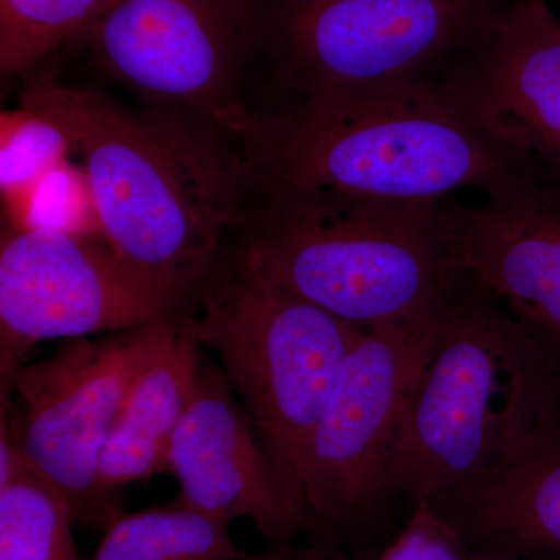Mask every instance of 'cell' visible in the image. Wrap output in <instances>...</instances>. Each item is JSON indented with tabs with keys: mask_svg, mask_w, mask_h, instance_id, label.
<instances>
[{
	"mask_svg": "<svg viewBox=\"0 0 560 560\" xmlns=\"http://www.w3.org/2000/svg\"><path fill=\"white\" fill-rule=\"evenodd\" d=\"M242 161L250 186L400 202L452 201L463 191L493 197L539 172L445 79L282 98L254 110Z\"/></svg>",
	"mask_w": 560,
	"mask_h": 560,
	"instance_id": "1",
	"label": "cell"
},
{
	"mask_svg": "<svg viewBox=\"0 0 560 560\" xmlns=\"http://www.w3.org/2000/svg\"><path fill=\"white\" fill-rule=\"evenodd\" d=\"M22 102L72 131L117 259L176 300L197 301L241 221V154L179 121L54 79L32 81Z\"/></svg>",
	"mask_w": 560,
	"mask_h": 560,
	"instance_id": "2",
	"label": "cell"
},
{
	"mask_svg": "<svg viewBox=\"0 0 560 560\" xmlns=\"http://www.w3.org/2000/svg\"><path fill=\"white\" fill-rule=\"evenodd\" d=\"M257 189L234 256L355 329L425 323L469 285L459 264L460 201Z\"/></svg>",
	"mask_w": 560,
	"mask_h": 560,
	"instance_id": "3",
	"label": "cell"
},
{
	"mask_svg": "<svg viewBox=\"0 0 560 560\" xmlns=\"http://www.w3.org/2000/svg\"><path fill=\"white\" fill-rule=\"evenodd\" d=\"M470 280V279H469ZM560 404V360L469 282L444 313L390 469L412 504L495 463Z\"/></svg>",
	"mask_w": 560,
	"mask_h": 560,
	"instance_id": "4",
	"label": "cell"
},
{
	"mask_svg": "<svg viewBox=\"0 0 560 560\" xmlns=\"http://www.w3.org/2000/svg\"><path fill=\"white\" fill-rule=\"evenodd\" d=\"M184 327L220 360L291 506L305 521L302 471L313 430L360 331L238 257L221 256Z\"/></svg>",
	"mask_w": 560,
	"mask_h": 560,
	"instance_id": "5",
	"label": "cell"
},
{
	"mask_svg": "<svg viewBox=\"0 0 560 560\" xmlns=\"http://www.w3.org/2000/svg\"><path fill=\"white\" fill-rule=\"evenodd\" d=\"M511 0H264L283 98L444 79Z\"/></svg>",
	"mask_w": 560,
	"mask_h": 560,
	"instance_id": "6",
	"label": "cell"
},
{
	"mask_svg": "<svg viewBox=\"0 0 560 560\" xmlns=\"http://www.w3.org/2000/svg\"><path fill=\"white\" fill-rule=\"evenodd\" d=\"M80 36L150 113L242 153L254 119L243 68L264 40V0H116Z\"/></svg>",
	"mask_w": 560,
	"mask_h": 560,
	"instance_id": "7",
	"label": "cell"
},
{
	"mask_svg": "<svg viewBox=\"0 0 560 560\" xmlns=\"http://www.w3.org/2000/svg\"><path fill=\"white\" fill-rule=\"evenodd\" d=\"M447 308L425 323L361 330L353 341L305 453L313 541L342 547L394 500V455Z\"/></svg>",
	"mask_w": 560,
	"mask_h": 560,
	"instance_id": "8",
	"label": "cell"
},
{
	"mask_svg": "<svg viewBox=\"0 0 560 560\" xmlns=\"http://www.w3.org/2000/svg\"><path fill=\"white\" fill-rule=\"evenodd\" d=\"M186 318L60 341L2 385L21 401L14 431L25 458L68 499L77 523L98 536L124 515L98 478L103 448L140 374Z\"/></svg>",
	"mask_w": 560,
	"mask_h": 560,
	"instance_id": "9",
	"label": "cell"
},
{
	"mask_svg": "<svg viewBox=\"0 0 560 560\" xmlns=\"http://www.w3.org/2000/svg\"><path fill=\"white\" fill-rule=\"evenodd\" d=\"M125 267L101 237L7 228L0 243V381L39 342L98 337L191 315Z\"/></svg>",
	"mask_w": 560,
	"mask_h": 560,
	"instance_id": "10",
	"label": "cell"
},
{
	"mask_svg": "<svg viewBox=\"0 0 560 560\" xmlns=\"http://www.w3.org/2000/svg\"><path fill=\"white\" fill-rule=\"evenodd\" d=\"M164 474L179 503L232 525L246 518L268 547L291 544L307 525L291 506L253 420L223 370L201 355L189 405L173 434Z\"/></svg>",
	"mask_w": 560,
	"mask_h": 560,
	"instance_id": "11",
	"label": "cell"
},
{
	"mask_svg": "<svg viewBox=\"0 0 560 560\" xmlns=\"http://www.w3.org/2000/svg\"><path fill=\"white\" fill-rule=\"evenodd\" d=\"M445 81L508 149L560 176V20L548 0H511Z\"/></svg>",
	"mask_w": 560,
	"mask_h": 560,
	"instance_id": "12",
	"label": "cell"
},
{
	"mask_svg": "<svg viewBox=\"0 0 560 560\" xmlns=\"http://www.w3.org/2000/svg\"><path fill=\"white\" fill-rule=\"evenodd\" d=\"M464 275L560 360V176L541 168L510 191L460 202Z\"/></svg>",
	"mask_w": 560,
	"mask_h": 560,
	"instance_id": "13",
	"label": "cell"
},
{
	"mask_svg": "<svg viewBox=\"0 0 560 560\" xmlns=\"http://www.w3.org/2000/svg\"><path fill=\"white\" fill-rule=\"evenodd\" d=\"M420 503L469 551L560 560V404L495 463Z\"/></svg>",
	"mask_w": 560,
	"mask_h": 560,
	"instance_id": "14",
	"label": "cell"
},
{
	"mask_svg": "<svg viewBox=\"0 0 560 560\" xmlns=\"http://www.w3.org/2000/svg\"><path fill=\"white\" fill-rule=\"evenodd\" d=\"M184 320L175 340L132 386L103 448L98 478L116 499L125 486L165 471L168 445L189 405L202 355Z\"/></svg>",
	"mask_w": 560,
	"mask_h": 560,
	"instance_id": "15",
	"label": "cell"
},
{
	"mask_svg": "<svg viewBox=\"0 0 560 560\" xmlns=\"http://www.w3.org/2000/svg\"><path fill=\"white\" fill-rule=\"evenodd\" d=\"M231 525L175 501L121 515L91 560H238Z\"/></svg>",
	"mask_w": 560,
	"mask_h": 560,
	"instance_id": "16",
	"label": "cell"
},
{
	"mask_svg": "<svg viewBox=\"0 0 560 560\" xmlns=\"http://www.w3.org/2000/svg\"><path fill=\"white\" fill-rule=\"evenodd\" d=\"M68 499L27 458L0 489V560H79Z\"/></svg>",
	"mask_w": 560,
	"mask_h": 560,
	"instance_id": "17",
	"label": "cell"
},
{
	"mask_svg": "<svg viewBox=\"0 0 560 560\" xmlns=\"http://www.w3.org/2000/svg\"><path fill=\"white\" fill-rule=\"evenodd\" d=\"M116 0H0V70L25 72L80 36Z\"/></svg>",
	"mask_w": 560,
	"mask_h": 560,
	"instance_id": "18",
	"label": "cell"
},
{
	"mask_svg": "<svg viewBox=\"0 0 560 560\" xmlns=\"http://www.w3.org/2000/svg\"><path fill=\"white\" fill-rule=\"evenodd\" d=\"M79 151L72 131L50 110L22 102L0 121V190L7 206L21 200Z\"/></svg>",
	"mask_w": 560,
	"mask_h": 560,
	"instance_id": "19",
	"label": "cell"
},
{
	"mask_svg": "<svg viewBox=\"0 0 560 560\" xmlns=\"http://www.w3.org/2000/svg\"><path fill=\"white\" fill-rule=\"evenodd\" d=\"M7 210L9 228L14 230L60 231L103 238L86 175L70 162L51 172L21 200L7 206Z\"/></svg>",
	"mask_w": 560,
	"mask_h": 560,
	"instance_id": "20",
	"label": "cell"
},
{
	"mask_svg": "<svg viewBox=\"0 0 560 560\" xmlns=\"http://www.w3.org/2000/svg\"><path fill=\"white\" fill-rule=\"evenodd\" d=\"M466 545L425 503L412 504L404 529L371 560H464Z\"/></svg>",
	"mask_w": 560,
	"mask_h": 560,
	"instance_id": "21",
	"label": "cell"
},
{
	"mask_svg": "<svg viewBox=\"0 0 560 560\" xmlns=\"http://www.w3.org/2000/svg\"><path fill=\"white\" fill-rule=\"evenodd\" d=\"M238 560H355L340 545L313 541L311 547L296 548L291 544L268 547L260 552L246 551Z\"/></svg>",
	"mask_w": 560,
	"mask_h": 560,
	"instance_id": "22",
	"label": "cell"
},
{
	"mask_svg": "<svg viewBox=\"0 0 560 560\" xmlns=\"http://www.w3.org/2000/svg\"><path fill=\"white\" fill-rule=\"evenodd\" d=\"M464 560H517L511 556L500 555V552L490 551H469Z\"/></svg>",
	"mask_w": 560,
	"mask_h": 560,
	"instance_id": "23",
	"label": "cell"
}]
</instances>
